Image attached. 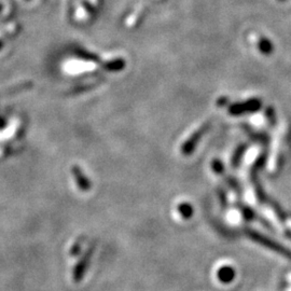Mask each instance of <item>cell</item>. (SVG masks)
<instances>
[{
    "label": "cell",
    "mask_w": 291,
    "mask_h": 291,
    "mask_svg": "<svg viewBox=\"0 0 291 291\" xmlns=\"http://www.w3.org/2000/svg\"><path fill=\"white\" fill-rule=\"evenodd\" d=\"M281 2H283V0H281Z\"/></svg>",
    "instance_id": "10"
},
{
    "label": "cell",
    "mask_w": 291,
    "mask_h": 291,
    "mask_svg": "<svg viewBox=\"0 0 291 291\" xmlns=\"http://www.w3.org/2000/svg\"><path fill=\"white\" fill-rule=\"evenodd\" d=\"M16 31H17V26L15 24L9 25V27H6L5 29H3V31H0V48L5 45L7 39H9V37L14 35Z\"/></svg>",
    "instance_id": "6"
},
{
    "label": "cell",
    "mask_w": 291,
    "mask_h": 291,
    "mask_svg": "<svg viewBox=\"0 0 291 291\" xmlns=\"http://www.w3.org/2000/svg\"><path fill=\"white\" fill-rule=\"evenodd\" d=\"M72 173H74V176H75L76 179H77L78 184H79V187H80L83 191H87V190H89L90 187H91L90 181H89V179H87V178L84 176L82 171H81L79 167H78V166H74V167H72Z\"/></svg>",
    "instance_id": "4"
},
{
    "label": "cell",
    "mask_w": 291,
    "mask_h": 291,
    "mask_svg": "<svg viewBox=\"0 0 291 291\" xmlns=\"http://www.w3.org/2000/svg\"><path fill=\"white\" fill-rule=\"evenodd\" d=\"M259 47H260V50L265 54H270L272 51V44L269 40H266V39H262L259 43Z\"/></svg>",
    "instance_id": "9"
},
{
    "label": "cell",
    "mask_w": 291,
    "mask_h": 291,
    "mask_svg": "<svg viewBox=\"0 0 291 291\" xmlns=\"http://www.w3.org/2000/svg\"><path fill=\"white\" fill-rule=\"evenodd\" d=\"M218 277L222 283H230V281L234 279V270L231 269L230 266L222 268L218 272Z\"/></svg>",
    "instance_id": "7"
},
{
    "label": "cell",
    "mask_w": 291,
    "mask_h": 291,
    "mask_svg": "<svg viewBox=\"0 0 291 291\" xmlns=\"http://www.w3.org/2000/svg\"><path fill=\"white\" fill-rule=\"evenodd\" d=\"M261 102L258 100L247 101L243 104H235L230 107V113L232 114H241L246 112H254L260 109Z\"/></svg>",
    "instance_id": "1"
},
{
    "label": "cell",
    "mask_w": 291,
    "mask_h": 291,
    "mask_svg": "<svg viewBox=\"0 0 291 291\" xmlns=\"http://www.w3.org/2000/svg\"><path fill=\"white\" fill-rule=\"evenodd\" d=\"M179 212L184 218H190L192 216V206L189 205V204H181L179 205Z\"/></svg>",
    "instance_id": "8"
},
{
    "label": "cell",
    "mask_w": 291,
    "mask_h": 291,
    "mask_svg": "<svg viewBox=\"0 0 291 291\" xmlns=\"http://www.w3.org/2000/svg\"><path fill=\"white\" fill-rule=\"evenodd\" d=\"M250 236L254 238L255 240H258V243H261L262 245H264V246H266V247H269L271 249H273L275 251H278L279 254H281V255L288 256V257L291 258V254L288 251V249L284 248L281 245L276 244V243H274L273 240H271V239H269V238H266L264 236H261L260 234H258V233H256V232H251Z\"/></svg>",
    "instance_id": "2"
},
{
    "label": "cell",
    "mask_w": 291,
    "mask_h": 291,
    "mask_svg": "<svg viewBox=\"0 0 291 291\" xmlns=\"http://www.w3.org/2000/svg\"><path fill=\"white\" fill-rule=\"evenodd\" d=\"M209 128V125L208 124H205V125H203L202 128L200 130H198L196 133H194L192 136H191V138L187 141V142H184L183 144V153H191L193 151V149L196 148V146L198 143V141L201 139V137L203 136V134L205 133L207 131V129Z\"/></svg>",
    "instance_id": "3"
},
{
    "label": "cell",
    "mask_w": 291,
    "mask_h": 291,
    "mask_svg": "<svg viewBox=\"0 0 291 291\" xmlns=\"http://www.w3.org/2000/svg\"><path fill=\"white\" fill-rule=\"evenodd\" d=\"M90 257H91V251H90L87 255H85V256L83 257L82 261L80 262V263L77 265L76 271H75V274H74L76 281H79V280L82 278V275H83V273H84L85 268H86L87 263H89V261H90Z\"/></svg>",
    "instance_id": "5"
}]
</instances>
